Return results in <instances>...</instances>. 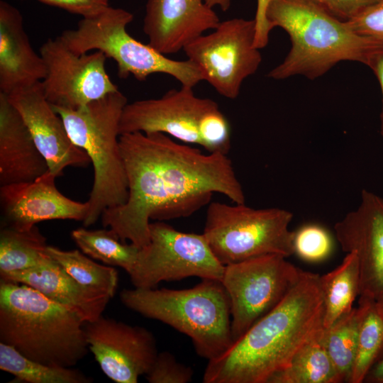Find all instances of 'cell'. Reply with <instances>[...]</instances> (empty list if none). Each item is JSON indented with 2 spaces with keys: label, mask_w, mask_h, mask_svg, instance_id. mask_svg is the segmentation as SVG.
Listing matches in <instances>:
<instances>
[{
  "label": "cell",
  "mask_w": 383,
  "mask_h": 383,
  "mask_svg": "<svg viewBox=\"0 0 383 383\" xmlns=\"http://www.w3.org/2000/svg\"><path fill=\"white\" fill-rule=\"evenodd\" d=\"M271 0H257V9L254 18L255 22V45L258 49L264 48L268 43L272 30L267 19V9Z\"/></svg>",
  "instance_id": "cell-35"
},
{
  "label": "cell",
  "mask_w": 383,
  "mask_h": 383,
  "mask_svg": "<svg viewBox=\"0 0 383 383\" xmlns=\"http://www.w3.org/2000/svg\"><path fill=\"white\" fill-rule=\"evenodd\" d=\"M40 54L46 67L41 87L52 106L75 110L118 90L106 72L107 57L101 51L77 55L57 36L48 39Z\"/></svg>",
  "instance_id": "cell-13"
},
{
  "label": "cell",
  "mask_w": 383,
  "mask_h": 383,
  "mask_svg": "<svg viewBox=\"0 0 383 383\" xmlns=\"http://www.w3.org/2000/svg\"><path fill=\"white\" fill-rule=\"evenodd\" d=\"M193 370L179 363L167 351L158 353L150 371L145 375L150 383H187L192 380Z\"/></svg>",
  "instance_id": "cell-31"
},
{
  "label": "cell",
  "mask_w": 383,
  "mask_h": 383,
  "mask_svg": "<svg viewBox=\"0 0 383 383\" xmlns=\"http://www.w3.org/2000/svg\"><path fill=\"white\" fill-rule=\"evenodd\" d=\"M223 270L203 233L182 232L155 221L150 223V240L139 248L128 274L134 287L153 289L162 281L190 277L221 281Z\"/></svg>",
  "instance_id": "cell-10"
},
{
  "label": "cell",
  "mask_w": 383,
  "mask_h": 383,
  "mask_svg": "<svg viewBox=\"0 0 383 383\" xmlns=\"http://www.w3.org/2000/svg\"><path fill=\"white\" fill-rule=\"evenodd\" d=\"M89 350L102 372L116 383H136L151 369L158 350L147 328L100 316L84 324Z\"/></svg>",
  "instance_id": "cell-14"
},
{
  "label": "cell",
  "mask_w": 383,
  "mask_h": 383,
  "mask_svg": "<svg viewBox=\"0 0 383 383\" xmlns=\"http://www.w3.org/2000/svg\"><path fill=\"white\" fill-rule=\"evenodd\" d=\"M323 329L299 350L288 367L272 374L267 383L342 382L322 342Z\"/></svg>",
  "instance_id": "cell-23"
},
{
  "label": "cell",
  "mask_w": 383,
  "mask_h": 383,
  "mask_svg": "<svg viewBox=\"0 0 383 383\" xmlns=\"http://www.w3.org/2000/svg\"><path fill=\"white\" fill-rule=\"evenodd\" d=\"M127 104L126 96L118 90L78 109L52 106L72 143L87 153L94 167L84 226L95 223L105 210L123 205L128 199L119 142V124Z\"/></svg>",
  "instance_id": "cell-6"
},
{
  "label": "cell",
  "mask_w": 383,
  "mask_h": 383,
  "mask_svg": "<svg viewBox=\"0 0 383 383\" xmlns=\"http://www.w3.org/2000/svg\"><path fill=\"white\" fill-rule=\"evenodd\" d=\"M364 382L370 383H383V357H382L370 370Z\"/></svg>",
  "instance_id": "cell-37"
},
{
  "label": "cell",
  "mask_w": 383,
  "mask_h": 383,
  "mask_svg": "<svg viewBox=\"0 0 383 383\" xmlns=\"http://www.w3.org/2000/svg\"><path fill=\"white\" fill-rule=\"evenodd\" d=\"M47 252L78 283L111 297L115 294L118 274L114 267L98 264L78 250H62L48 245Z\"/></svg>",
  "instance_id": "cell-29"
},
{
  "label": "cell",
  "mask_w": 383,
  "mask_h": 383,
  "mask_svg": "<svg viewBox=\"0 0 383 383\" xmlns=\"http://www.w3.org/2000/svg\"><path fill=\"white\" fill-rule=\"evenodd\" d=\"M46 67L33 50L21 12L0 1V92L6 95L42 82Z\"/></svg>",
  "instance_id": "cell-19"
},
{
  "label": "cell",
  "mask_w": 383,
  "mask_h": 383,
  "mask_svg": "<svg viewBox=\"0 0 383 383\" xmlns=\"http://www.w3.org/2000/svg\"><path fill=\"white\" fill-rule=\"evenodd\" d=\"M120 299L129 309L187 335L196 354L208 361L233 344L230 300L220 280L203 279L184 289H124Z\"/></svg>",
  "instance_id": "cell-5"
},
{
  "label": "cell",
  "mask_w": 383,
  "mask_h": 383,
  "mask_svg": "<svg viewBox=\"0 0 383 383\" xmlns=\"http://www.w3.org/2000/svg\"><path fill=\"white\" fill-rule=\"evenodd\" d=\"M320 275L302 271L298 282L269 313L216 359L204 383H267L288 367L299 350L323 329Z\"/></svg>",
  "instance_id": "cell-2"
},
{
  "label": "cell",
  "mask_w": 383,
  "mask_h": 383,
  "mask_svg": "<svg viewBox=\"0 0 383 383\" xmlns=\"http://www.w3.org/2000/svg\"><path fill=\"white\" fill-rule=\"evenodd\" d=\"M342 250L356 255L360 299L377 301L383 293V199L363 189L358 207L334 226Z\"/></svg>",
  "instance_id": "cell-15"
},
{
  "label": "cell",
  "mask_w": 383,
  "mask_h": 383,
  "mask_svg": "<svg viewBox=\"0 0 383 383\" xmlns=\"http://www.w3.org/2000/svg\"><path fill=\"white\" fill-rule=\"evenodd\" d=\"M48 170L21 116L0 92V186L31 182Z\"/></svg>",
  "instance_id": "cell-21"
},
{
  "label": "cell",
  "mask_w": 383,
  "mask_h": 383,
  "mask_svg": "<svg viewBox=\"0 0 383 383\" xmlns=\"http://www.w3.org/2000/svg\"><path fill=\"white\" fill-rule=\"evenodd\" d=\"M255 22L234 18L221 21L208 34H202L184 48L188 60L200 70L221 96L236 99L245 79L255 74L262 62L255 45Z\"/></svg>",
  "instance_id": "cell-12"
},
{
  "label": "cell",
  "mask_w": 383,
  "mask_h": 383,
  "mask_svg": "<svg viewBox=\"0 0 383 383\" xmlns=\"http://www.w3.org/2000/svg\"><path fill=\"white\" fill-rule=\"evenodd\" d=\"M45 237L35 226L26 230L2 226L0 232V274L38 267L51 257Z\"/></svg>",
  "instance_id": "cell-24"
},
{
  "label": "cell",
  "mask_w": 383,
  "mask_h": 383,
  "mask_svg": "<svg viewBox=\"0 0 383 383\" xmlns=\"http://www.w3.org/2000/svg\"><path fill=\"white\" fill-rule=\"evenodd\" d=\"M293 213L279 208L253 209L244 204H209L203 234L223 265L269 254H293Z\"/></svg>",
  "instance_id": "cell-8"
},
{
  "label": "cell",
  "mask_w": 383,
  "mask_h": 383,
  "mask_svg": "<svg viewBox=\"0 0 383 383\" xmlns=\"http://www.w3.org/2000/svg\"><path fill=\"white\" fill-rule=\"evenodd\" d=\"M56 176L49 170L33 181L0 187L3 226L29 229L50 220L84 222L89 204L64 196L55 184Z\"/></svg>",
  "instance_id": "cell-16"
},
{
  "label": "cell",
  "mask_w": 383,
  "mask_h": 383,
  "mask_svg": "<svg viewBox=\"0 0 383 383\" xmlns=\"http://www.w3.org/2000/svg\"><path fill=\"white\" fill-rule=\"evenodd\" d=\"M71 237L83 253L110 266L123 268L128 274L137 259L139 248L123 242L111 230L79 228Z\"/></svg>",
  "instance_id": "cell-27"
},
{
  "label": "cell",
  "mask_w": 383,
  "mask_h": 383,
  "mask_svg": "<svg viewBox=\"0 0 383 383\" xmlns=\"http://www.w3.org/2000/svg\"><path fill=\"white\" fill-rule=\"evenodd\" d=\"M326 11L344 21L354 17L362 9L377 0H299Z\"/></svg>",
  "instance_id": "cell-33"
},
{
  "label": "cell",
  "mask_w": 383,
  "mask_h": 383,
  "mask_svg": "<svg viewBox=\"0 0 383 383\" xmlns=\"http://www.w3.org/2000/svg\"><path fill=\"white\" fill-rule=\"evenodd\" d=\"M205 3L211 8L218 6L223 11L229 9L233 0H204Z\"/></svg>",
  "instance_id": "cell-38"
},
{
  "label": "cell",
  "mask_w": 383,
  "mask_h": 383,
  "mask_svg": "<svg viewBox=\"0 0 383 383\" xmlns=\"http://www.w3.org/2000/svg\"><path fill=\"white\" fill-rule=\"evenodd\" d=\"M82 17L93 15L109 6V0H37Z\"/></svg>",
  "instance_id": "cell-34"
},
{
  "label": "cell",
  "mask_w": 383,
  "mask_h": 383,
  "mask_svg": "<svg viewBox=\"0 0 383 383\" xmlns=\"http://www.w3.org/2000/svg\"><path fill=\"white\" fill-rule=\"evenodd\" d=\"M379 310L383 315V293L376 301Z\"/></svg>",
  "instance_id": "cell-39"
},
{
  "label": "cell",
  "mask_w": 383,
  "mask_h": 383,
  "mask_svg": "<svg viewBox=\"0 0 383 383\" xmlns=\"http://www.w3.org/2000/svg\"><path fill=\"white\" fill-rule=\"evenodd\" d=\"M333 244L330 233L318 225H305L294 231V252L305 261L324 260L331 255Z\"/></svg>",
  "instance_id": "cell-30"
},
{
  "label": "cell",
  "mask_w": 383,
  "mask_h": 383,
  "mask_svg": "<svg viewBox=\"0 0 383 383\" xmlns=\"http://www.w3.org/2000/svg\"><path fill=\"white\" fill-rule=\"evenodd\" d=\"M357 34L383 44V0H377L347 21Z\"/></svg>",
  "instance_id": "cell-32"
},
{
  "label": "cell",
  "mask_w": 383,
  "mask_h": 383,
  "mask_svg": "<svg viewBox=\"0 0 383 383\" xmlns=\"http://www.w3.org/2000/svg\"><path fill=\"white\" fill-rule=\"evenodd\" d=\"M0 280L26 284L74 311L86 323L102 316L109 294L78 283L52 257L28 270L0 274Z\"/></svg>",
  "instance_id": "cell-20"
},
{
  "label": "cell",
  "mask_w": 383,
  "mask_h": 383,
  "mask_svg": "<svg viewBox=\"0 0 383 383\" xmlns=\"http://www.w3.org/2000/svg\"><path fill=\"white\" fill-rule=\"evenodd\" d=\"M220 22L204 0H148L143 28L148 44L167 55L182 50Z\"/></svg>",
  "instance_id": "cell-18"
},
{
  "label": "cell",
  "mask_w": 383,
  "mask_h": 383,
  "mask_svg": "<svg viewBox=\"0 0 383 383\" xmlns=\"http://www.w3.org/2000/svg\"><path fill=\"white\" fill-rule=\"evenodd\" d=\"M85 323L26 284L0 281V342L33 360L72 367L87 354Z\"/></svg>",
  "instance_id": "cell-3"
},
{
  "label": "cell",
  "mask_w": 383,
  "mask_h": 383,
  "mask_svg": "<svg viewBox=\"0 0 383 383\" xmlns=\"http://www.w3.org/2000/svg\"><path fill=\"white\" fill-rule=\"evenodd\" d=\"M319 279L323 300V326L328 328L353 309L360 295V269L355 252H348L340 265Z\"/></svg>",
  "instance_id": "cell-22"
},
{
  "label": "cell",
  "mask_w": 383,
  "mask_h": 383,
  "mask_svg": "<svg viewBox=\"0 0 383 383\" xmlns=\"http://www.w3.org/2000/svg\"><path fill=\"white\" fill-rule=\"evenodd\" d=\"M0 369L18 382L89 383L92 379L72 367L48 365L28 358L14 348L0 342Z\"/></svg>",
  "instance_id": "cell-26"
},
{
  "label": "cell",
  "mask_w": 383,
  "mask_h": 383,
  "mask_svg": "<svg viewBox=\"0 0 383 383\" xmlns=\"http://www.w3.org/2000/svg\"><path fill=\"white\" fill-rule=\"evenodd\" d=\"M360 318V308H353L322 331V342L342 382H348L355 362Z\"/></svg>",
  "instance_id": "cell-28"
},
{
  "label": "cell",
  "mask_w": 383,
  "mask_h": 383,
  "mask_svg": "<svg viewBox=\"0 0 383 383\" xmlns=\"http://www.w3.org/2000/svg\"><path fill=\"white\" fill-rule=\"evenodd\" d=\"M133 17L123 9L109 6L82 17L76 28L64 30L60 37L77 55L94 50L103 52L116 62L121 79L132 75L143 82L150 74L161 73L176 79L182 86L190 87L204 81L200 70L189 60L168 58L148 43L132 37L126 27Z\"/></svg>",
  "instance_id": "cell-7"
},
{
  "label": "cell",
  "mask_w": 383,
  "mask_h": 383,
  "mask_svg": "<svg viewBox=\"0 0 383 383\" xmlns=\"http://www.w3.org/2000/svg\"><path fill=\"white\" fill-rule=\"evenodd\" d=\"M128 195L105 210L104 227L139 248L150 240V220L187 217L209 204L213 193L244 204L245 194L227 155L204 153L164 133L135 132L119 137Z\"/></svg>",
  "instance_id": "cell-1"
},
{
  "label": "cell",
  "mask_w": 383,
  "mask_h": 383,
  "mask_svg": "<svg viewBox=\"0 0 383 383\" xmlns=\"http://www.w3.org/2000/svg\"><path fill=\"white\" fill-rule=\"evenodd\" d=\"M267 19L271 30H284L292 43L284 60L268 73L277 80L296 75L314 79L342 61L367 65L383 46L355 33L347 21L299 0H271Z\"/></svg>",
  "instance_id": "cell-4"
},
{
  "label": "cell",
  "mask_w": 383,
  "mask_h": 383,
  "mask_svg": "<svg viewBox=\"0 0 383 383\" xmlns=\"http://www.w3.org/2000/svg\"><path fill=\"white\" fill-rule=\"evenodd\" d=\"M7 97L28 128L51 173L58 177L67 167L91 163L87 153L71 140L62 118L46 99L41 82Z\"/></svg>",
  "instance_id": "cell-17"
},
{
  "label": "cell",
  "mask_w": 383,
  "mask_h": 383,
  "mask_svg": "<svg viewBox=\"0 0 383 383\" xmlns=\"http://www.w3.org/2000/svg\"><path fill=\"white\" fill-rule=\"evenodd\" d=\"M358 306L361 318L350 383L363 382L370 370L383 357V315L375 300L360 299Z\"/></svg>",
  "instance_id": "cell-25"
},
{
  "label": "cell",
  "mask_w": 383,
  "mask_h": 383,
  "mask_svg": "<svg viewBox=\"0 0 383 383\" xmlns=\"http://www.w3.org/2000/svg\"><path fill=\"white\" fill-rule=\"evenodd\" d=\"M225 117L216 101L196 96L193 87L181 86L157 99L128 103L119 133H161L206 149Z\"/></svg>",
  "instance_id": "cell-9"
},
{
  "label": "cell",
  "mask_w": 383,
  "mask_h": 383,
  "mask_svg": "<svg viewBox=\"0 0 383 383\" xmlns=\"http://www.w3.org/2000/svg\"><path fill=\"white\" fill-rule=\"evenodd\" d=\"M376 76L381 88L382 106L380 113V134L383 139V46L377 49L371 56L367 65Z\"/></svg>",
  "instance_id": "cell-36"
},
{
  "label": "cell",
  "mask_w": 383,
  "mask_h": 383,
  "mask_svg": "<svg viewBox=\"0 0 383 383\" xmlns=\"http://www.w3.org/2000/svg\"><path fill=\"white\" fill-rule=\"evenodd\" d=\"M302 271L277 254L224 266L221 282L230 300L233 343L284 298Z\"/></svg>",
  "instance_id": "cell-11"
}]
</instances>
